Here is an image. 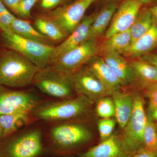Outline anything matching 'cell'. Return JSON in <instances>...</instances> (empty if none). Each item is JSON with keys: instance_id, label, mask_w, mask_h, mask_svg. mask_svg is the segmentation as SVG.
I'll use <instances>...</instances> for the list:
<instances>
[{"instance_id": "cell-1", "label": "cell", "mask_w": 157, "mask_h": 157, "mask_svg": "<svg viewBox=\"0 0 157 157\" xmlns=\"http://www.w3.org/2000/svg\"><path fill=\"white\" fill-rule=\"evenodd\" d=\"M39 68L21 54L7 48L0 51V84L22 88L33 84Z\"/></svg>"}, {"instance_id": "cell-2", "label": "cell", "mask_w": 157, "mask_h": 157, "mask_svg": "<svg viewBox=\"0 0 157 157\" xmlns=\"http://www.w3.org/2000/svg\"><path fill=\"white\" fill-rule=\"evenodd\" d=\"M90 100L80 95L74 99L41 102L30 112L32 117L48 122L69 120L83 115L88 109Z\"/></svg>"}, {"instance_id": "cell-3", "label": "cell", "mask_w": 157, "mask_h": 157, "mask_svg": "<svg viewBox=\"0 0 157 157\" xmlns=\"http://www.w3.org/2000/svg\"><path fill=\"white\" fill-rule=\"evenodd\" d=\"M43 151L42 133L39 129L14 133L0 141V157H39Z\"/></svg>"}, {"instance_id": "cell-4", "label": "cell", "mask_w": 157, "mask_h": 157, "mask_svg": "<svg viewBox=\"0 0 157 157\" xmlns=\"http://www.w3.org/2000/svg\"><path fill=\"white\" fill-rule=\"evenodd\" d=\"M1 36L6 48L21 54L39 69H44L50 65L54 45L25 39L13 33H1Z\"/></svg>"}, {"instance_id": "cell-5", "label": "cell", "mask_w": 157, "mask_h": 157, "mask_svg": "<svg viewBox=\"0 0 157 157\" xmlns=\"http://www.w3.org/2000/svg\"><path fill=\"white\" fill-rule=\"evenodd\" d=\"M73 75L55 70L50 66L39 69L33 84L42 93L57 100L69 99L75 91Z\"/></svg>"}, {"instance_id": "cell-6", "label": "cell", "mask_w": 157, "mask_h": 157, "mask_svg": "<svg viewBox=\"0 0 157 157\" xmlns=\"http://www.w3.org/2000/svg\"><path fill=\"white\" fill-rule=\"evenodd\" d=\"M100 52L97 39L85 41L66 52L48 66L65 73L73 75Z\"/></svg>"}, {"instance_id": "cell-7", "label": "cell", "mask_w": 157, "mask_h": 157, "mask_svg": "<svg viewBox=\"0 0 157 157\" xmlns=\"http://www.w3.org/2000/svg\"><path fill=\"white\" fill-rule=\"evenodd\" d=\"M147 120L143 100L140 96H135L131 117L124 128L122 144L124 150L135 151L143 144L144 131Z\"/></svg>"}, {"instance_id": "cell-8", "label": "cell", "mask_w": 157, "mask_h": 157, "mask_svg": "<svg viewBox=\"0 0 157 157\" xmlns=\"http://www.w3.org/2000/svg\"><path fill=\"white\" fill-rule=\"evenodd\" d=\"M97 1L77 0L58 8L46 16L56 23L67 37L81 22L90 6Z\"/></svg>"}, {"instance_id": "cell-9", "label": "cell", "mask_w": 157, "mask_h": 157, "mask_svg": "<svg viewBox=\"0 0 157 157\" xmlns=\"http://www.w3.org/2000/svg\"><path fill=\"white\" fill-rule=\"evenodd\" d=\"M91 134L85 127L77 124H61L52 128L50 137L54 146L64 151L86 143Z\"/></svg>"}, {"instance_id": "cell-10", "label": "cell", "mask_w": 157, "mask_h": 157, "mask_svg": "<svg viewBox=\"0 0 157 157\" xmlns=\"http://www.w3.org/2000/svg\"><path fill=\"white\" fill-rule=\"evenodd\" d=\"M41 102L34 93L10 90L0 84V116L16 111L30 112Z\"/></svg>"}, {"instance_id": "cell-11", "label": "cell", "mask_w": 157, "mask_h": 157, "mask_svg": "<svg viewBox=\"0 0 157 157\" xmlns=\"http://www.w3.org/2000/svg\"><path fill=\"white\" fill-rule=\"evenodd\" d=\"M142 4L138 0H124L117 9L105 33L108 39L114 34L130 29L140 11Z\"/></svg>"}, {"instance_id": "cell-12", "label": "cell", "mask_w": 157, "mask_h": 157, "mask_svg": "<svg viewBox=\"0 0 157 157\" xmlns=\"http://www.w3.org/2000/svg\"><path fill=\"white\" fill-rule=\"evenodd\" d=\"M74 90L80 95L90 99L112 94L87 68H82L73 74Z\"/></svg>"}, {"instance_id": "cell-13", "label": "cell", "mask_w": 157, "mask_h": 157, "mask_svg": "<svg viewBox=\"0 0 157 157\" xmlns=\"http://www.w3.org/2000/svg\"><path fill=\"white\" fill-rule=\"evenodd\" d=\"M98 13L84 17L78 26L58 45L55 46L50 64L64 54L81 44L87 39L90 27Z\"/></svg>"}, {"instance_id": "cell-14", "label": "cell", "mask_w": 157, "mask_h": 157, "mask_svg": "<svg viewBox=\"0 0 157 157\" xmlns=\"http://www.w3.org/2000/svg\"><path fill=\"white\" fill-rule=\"evenodd\" d=\"M87 63V69L112 94L122 85L120 80L106 63L103 57L97 56L93 58Z\"/></svg>"}, {"instance_id": "cell-15", "label": "cell", "mask_w": 157, "mask_h": 157, "mask_svg": "<svg viewBox=\"0 0 157 157\" xmlns=\"http://www.w3.org/2000/svg\"><path fill=\"white\" fill-rule=\"evenodd\" d=\"M102 57L120 80L122 85L129 84L135 80L136 75L135 71L121 55L115 52H106L103 53Z\"/></svg>"}, {"instance_id": "cell-16", "label": "cell", "mask_w": 157, "mask_h": 157, "mask_svg": "<svg viewBox=\"0 0 157 157\" xmlns=\"http://www.w3.org/2000/svg\"><path fill=\"white\" fill-rule=\"evenodd\" d=\"M157 48V22L154 20L150 29L130 45L123 55L132 58L139 57L148 54Z\"/></svg>"}, {"instance_id": "cell-17", "label": "cell", "mask_w": 157, "mask_h": 157, "mask_svg": "<svg viewBox=\"0 0 157 157\" xmlns=\"http://www.w3.org/2000/svg\"><path fill=\"white\" fill-rule=\"evenodd\" d=\"M112 95L116 119L120 126L124 128L131 117L134 99L131 95L120 92L117 90L113 92Z\"/></svg>"}, {"instance_id": "cell-18", "label": "cell", "mask_w": 157, "mask_h": 157, "mask_svg": "<svg viewBox=\"0 0 157 157\" xmlns=\"http://www.w3.org/2000/svg\"><path fill=\"white\" fill-rule=\"evenodd\" d=\"M117 9V7L115 3H109L101 11L98 12L90 27L86 40L97 39L98 37L105 34Z\"/></svg>"}, {"instance_id": "cell-19", "label": "cell", "mask_w": 157, "mask_h": 157, "mask_svg": "<svg viewBox=\"0 0 157 157\" xmlns=\"http://www.w3.org/2000/svg\"><path fill=\"white\" fill-rule=\"evenodd\" d=\"M31 117L30 112L25 111H16L0 116V124L3 130V138L14 134L27 124Z\"/></svg>"}, {"instance_id": "cell-20", "label": "cell", "mask_w": 157, "mask_h": 157, "mask_svg": "<svg viewBox=\"0 0 157 157\" xmlns=\"http://www.w3.org/2000/svg\"><path fill=\"white\" fill-rule=\"evenodd\" d=\"M11 30L13 33L25 39L54 45L53 42L33 27L27 20L15 17L11 25Z\"/></svg>"}, {"instance_id": "cell-21", "label": "cell", "mask_w": 157, "mask_h": 157, "mask_svg": "<svg viewBox=\"0 0 157 157\" xmlns=\"http://www.w3.org/2000/svg\"><path fill=\"white\" fill-rule=\"evenodd\" d=\"M123 150L116 138L111 136L90 149L82 157H121L123 155Z\"/></svg>"}, {"instance_id": "cell-22", "label": "cell", "mask_w": 157, "mask_h": 157, "mask_svg": "<svg viewBox=\"0 0 157 157\" xmlns=\"http://www.w3.org/2000/svg\"><path fill=\"white\" fill-rule=\"evenodd\" d=\"M132 42L130 29L114 34L106 39L100 46V52H115L124 54L128 50Z\"/></svg>"}, {"instance_id": "cell-23", "label": "cell", "mask_w": 157, "mask_h": 157, "mask_svg": "<svg viewBox=\"0 0 157 157\" xmlns=\"http://www.w3.org/2000/svg\"><path fill=\"white\" fill-rule=\"evenodd\" d=\"M34 25L37 30L52 42L63 41L67 37L57 25L46 16L37 17Z\"/></svg>"}, {"instance_id": "cell-24", "label": "cell", "mask_w": 157, "mask_h": 157, "mask_svg": "<svg viewBox=\"0 0 157 157\" xmlns=\"http://www.w3.org/2000/svg\"><path fill=\"white\" fill-rule=\"evenodd\" d=\"M154 21V17L149 9L140 11L130 29L132 36L131 45L146 33L151 28Z\"/></svg>"}, {"instance_id": "cell-25", "label": "cell", "mask_w": 157, "mask_h": 157, "mask_svg": "<svg viewBox=\"0 0 157 157\" xmlns=\"http://www.w3.org/2000/svg\"><path fill=\"white\" fill-rule=\"evenodd\" d=\"M130 65L136 76H139L146 82L155 83L157 76L156 67L143 59L134 61Z\"/></svg>"}, {"instance_id": "cell-26", "label": "cell", "mask_w": 157, "mask_h": 157, "mask_svg": "<svg viewBox=\"0 0 157 157\" xmlns=\"http://www.w3.org/2000/svg\"><path fill=\"white\" fill-rule=\"evenodd\" d=\"M143 144L145 148L157 152V130L150 117H147V121L144 131Z\"/></svg>"}, {"instance_id": "cell-27", "label": "cell", "mask_w": 157, "mask_h": 157, "mask_svg": "<svg viewBox=\"0 0 157 157\" xmlns=\"http://www.w3.org/2000/svg\"><path fill=\"white\" fill-rule=\"evenodd\" d=\"M98 115L102 118H109L115 115V107L113 99L104 98L98 101L96 107Z\"/></svg>"}, {"instance_id": "cell-28", "label": "cell", "mask_w": 157, "mask_h": 157, "mask_svg": "<svg viewBox=\"0 0 157 157\" xmlns=\"http://www.w3.org/2000/svg\"><path fill=\"white\" fill-rule=\"evenodd\" d=\"M115 125V122L109 118H103L98 123V130L101 139L104 140L110 137Z\"/></svg>"}, {"instance_id": "cell-29", "label": "cell", "mask_w": 157, "mask_h": 157, "mask_svg": "<svg viewBox=\"0 0 157 157\" xmlns=\"http://www.w3.org/2000/svg\"><path fill=\"white\" fill-rule=\"evenodd\" d=\"M38 1V0H21L18 7L17 15L22 19H29L31 17V10Z\"/></svg>"}, {"instance_id": "cell-30", "label": "cell", "mask_w": 157, "mask_h": 157, "mask_svg": "<svg viewBox=\"0 0 157 157\" xmlns=\"http://www.w3.org/2000/svg\"><path fill=\"white\" fill-rule=\"evenodd\" d=\"M149 98V109L152 112L157 108V86L155 83L151 85L147 93Z\"/></svg>"}, {"instance_id": "cell-31", "label": "cell", "mask_w": 157, "mask_h": 157, "mask_svg": "<svg viewBox=\"0 0 157 157\" xmlns=\"http://www.w3.org/2000/svg\"><path fill=\"white\" fill-rule=\"evenodd\" d=\"M5 6L11 9V11L17 14L18 7L21 0H2Z\"/></svg>"}, {"instance_id": "cell-32", "label": "cell", "mask_w": 157, "mask_h": 157, "mask_svg": "<svg viewBox=\"0 0 157 157\" xmlns=\"http://www.w3.org/2000/svg\"><path fill=\"white\" fill-rule=\"evenodd\" d=\"M133 157H157V152L144 147L140 149Z\"/></svg>"}, {"instance_id": "cell-33", "label": "cell", "mask_w": 157, "mask_h": 157, "mask_svg": "<svg viewBox=\"0 0 157 157\" xmlns=\"http://www.w3.org/2000/svg\"><path fill=\"white\" fill-rule=\"evenodd\" d=\"M62 1V0H42L41 6L43 9H53L59 5Z\"/></svg>"}, {"instance_id": "cell-34", "label": "cell", "mask_w": 157, "mask_h": 157, "mask_svg": "<svg viewBox=\"0 0 157 157\" xmlns=\"http://www.w3.org/2000/svg\"><path fill=\"white\" fill-rule=\"evenodd\" d=\"M142 59L157 67V53L146 55L142 57Z\"/></svg>"}, {"instance_id": "cell-35", "label": "cell", "mask_w": 157, "mask_h": 157, "mask_svg": "<svg viewBox=\"0 0 157 157\" xmlns=\"http://www.w3.org/2000/svg\"><path fill=\"white\" fill-rule=\"evenodd\" d=\"M9 11L6 8L5 4L3 3L2 0H0V16L3 14H6Z\"/></svg>"}, {"instance_id": "cell-36", "label": "cell", "mask_w": 157, "mask_h": 157, "mask_svg": "<svg viewBox=\"0 0 157 157\" xmlns=\"http://www.w3.org/2000/svg\"><path fill=\"white\" fill-rule=\"evenodd\" d=\"M150 11L152 14L154 19L157 22V6H153L149 9Z\"/></svg>"}, {"instance_id": "cell-37", "label": "cell", "mask_w": 157, "mask_h": 157, "mask_svg": "<svg viewBox=\"0 0 157 157\" xmlns=\"http://www.w3.org/2000/svg\"><path fill=\"white\" fill-rule=\"evenodd\" d=\"M151 117L155 120L157 121V108L151 113Z\"/></svg>"}, {"instance_id": "cell-38", "label": "cell", "mask_w": 157, "mask_h": 157, "mask_svg": "<svg viewBox=\"0 0 157 157\" xmlns=\"http://www.w3.org/2000/svg\"><path fill=\"white\" fill-rule=\"evenodd\" d=\"M138 1L143 5V4H147L151 3L153 0H138Z\"/></svg>"}, {"instance_id": "cell-39", "label": "cell", "mask_w": 157, "mask_h": 157, "mask_svg": "<svg viewBox=\"0 0 157 157\" xmlns=\"http://www.w3.org/2000/svg\"><path fill=\"white\" fill-rule=\"evenodd\" d=\"M3 138V130L2 126L0 124V141Z\"/></svg>"}, {"instance_id": "cell-40", "label": "cell", "mask_w": 157, "mask_h": 157, "mask_svg": "<svg viewBox=\"0 0 157 157\" xmlns=\"http://www.w3.org/2000/svg\"><path fill=\"white\" fill-rule=\"evenodd\" d=\"M156 67L157 68V67ZM155 83H157V78H156V81Z\"/></svg>"}, {"instance_id": "cell-41", "label": "cell", "mask_w": 157, "mask_h": 157, "mask_svg": "<svg viewBox=\"0 0 157 157\" xmlns=\"http://www.w3.org/2000/svg\"><path fill=\"white\" fill-rule=\"evenodd\" d=\"M155 84H156V85L157 86V83H155Z\"/></svg>"}, {"instance_id": "cell-42", "label": "cell", "mask_w": 157, "mask_h": 157, "mask_svg": "<svg viewBox=\"0 0 157 157\" xmlns=\"http://www.w3.org/2000/svg\"><path fill=\"white\" fill-rule=\"evenodd\" d=\"M156 130H157V128L156 129Z\"/></svg>"}, {"instance_id": "cell-43", "label": "cell", "mask_w": 157, "mask_h": 157, "mask_svg": "<svg viewBox=\"0 0 157 157\" xmlns=\"http://www.w3.org/2000/svg\"><path fill=\"white\" fill-rule=\"evenodd\" d=\"M115 1H116V0H115Z\"/></svg>"}, {"instance_id": "cell-44", "label": "cell", "mask_w": 157, "mask_h": 157, "mask_svg": "<svg viewBox=\"0 0 157 157\" xmlns=\"http://www.w3.org/2000/svg\"></svg>"}]
</instances>
